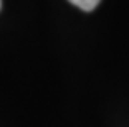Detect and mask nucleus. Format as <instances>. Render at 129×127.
Segmentation results:
<instances>
[{"label": "nucleus", "mask_w": 129, "mask_h": 127, "mask_svg": "<svg viewBox=\"0 0 129 127\" xmlns=\"http://www.w3.org/2000/svg\"><path fill=\"white\" fill-rule=\"evenodd\" d=\"M68 2H71L73 5H76L78 8H81L84 12H91L98 7V4L101 0H68Z\"/></svg>", "instance_id": "nucleus-1"}, {"label": "nucleus", "mask_w": 129, "mask_h": 127, "mask_svg": "<svg viewBox=\"0 0 129 127\" xmlns=\"http://www.w3.org/2000/svg\"><path fill=\"white\" fill-rule=\"evenodd\" d=\"M0 7H2V0H0Z\"/></svg>", "instance_id": "nucleus-2"}]
</instances>
